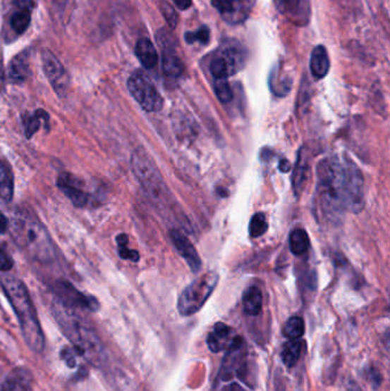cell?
I'll use <instances>...</instances> for the list:
<instances>
[{
    "label": "cell",
    "instance_id": "28",
    "mask_svg": "<svg viewBox=\"0 0 390 391\" xmlns=\"http://www.w3.org/2000/svg\"><path fill=\"white\" fill-rule=\"evenodd\" d=\"M267 230H268V222H267L266 216L262 213H257L250 221L248 232L253 238H257L266 234Z\"/></svg>",
    "mask_w": 390,
    "mask_h": 391
},
{
    "label": "cell",
    "instance_id": "8",
    "mask_svg": "<svg viewBox=\"0 0 390 391\" xmlns=\"http://www.w3.org/2000/svg\"><path fill=\"white\" fill-rule=\"evenodd\" d=\"M128 91L147 113H158L163 109L164 100L152 80L141 71L132 73L128 82Z\"/></svg>",
    "mask_w": 390,
    "mask_h": 391
},
{
    "label": "cell",
    "instance_id": "26",
    "mask_svg": "<svg viewBox=\"0 0 390 391\" xmlns=\"http://www.w3.org/2000/svg\"><path fill=\"white\" fill-rule=\"evenodd\" d=\"M49 113L44 110H37L34 115H28L25 118V135L28 139H31L37 130H39L42 122L49 126Z\"/></svg>",
    "mask_w": 390,
    "mask_h": 391
},
{
    "label": "cell",
    "instance_id": "17",
    "mask_svg": "<svg viewBox=\"0 0 390 391\" xmlns=\"http://www.w3.org/2000/svg\"><path fill=\"white\" fill-rule=\"evenodd\" d=\"M330 71V58L323 45L315 47L310 56V73L316 79H323Z\"/></svg>",
    "mask_w": 390,
    "mask_h": 391
},
{
    "label": "cell",
    "instance_id": "6",
    "mask_svg": "<svg viewBox=\"0 0 390 391\" xmlns=\"http://www.w3.org/2000/svg\"><path fill=\"white\" fill-rule=\"evenodd\" d=\"M218 282V273L211 271L191 283L178 297V313L183 316H191L200 311L212 294Z\"/></svg>",
    "mask_w": 390,
    "mask_h": 391
},
{
    "label": "cell",
    "instance_id": "30",
    "mask_svg": "<svg viewBox=\"0 0 390 391\" xmlns=\"http://www.w3.org/2000/svg\"><path fill=\"white\" fill-rule=\"evenodd\" d=\"M215 94L222 104H228L233 100V89L230 87L227 79H218L215 80Z\"/></svg>",
    "mask_w": 390,
    "mask_h": 391
},
{
    "label": "cell",
    "instance_id": "19",
    "mask_svg": "<svg viewBox=\"0 0 390 391\" xmlns=\"http://www.w3.org/2000/svg\"><path fill=\"white\" fill-rule=\"evenodd\" d=\"M136 58L145 69H152L158 63L157 51L148 38H141L135 46Z\"/></svg>",
    "mask_w": 390,
    "mask_h": 391
},
{
    "label": "cell",
    "instance_id": "12",
    "mask_svg": "<svg viewBox=\"0 0 390 391\" xmlns=\"http://www.w3.org/2000/svg\"><path fill=\"white\" fill-rule=\"evenodd\" d=\"M171 238L176 249H178V254L185 259L188 266L193 270V273H198L202 268V260L195 246L189 242L185 235L182 234L181 231H171Z\"/></svg>",
    "mask_w": 390,
    "mask_h": 391
},
{
    "label": "cell",
    "instance_id": "16",
    "mask_svg": "<svg viewBox=\"0 0 390 391\" xmlns=\"http://www.w3.org/2000/svg\"><path fill=\"white\" fill-rule=\"evenodd\" d=\"M8 79L13 84H22L29 77V55L18 53L8 66Z\"/></svg>",
    "mask_w": 390,
    "mask_h": 391
},
{
    "label": "cell",
    "instance_id": "15",
    "mask_svg": "<svg viewBox=\"0 0 390 391\" xmlns=\"http://www.w3.org/2000/svg\"><path fill=\"white\" fill-rule=\"evenodd\" d=\"M246 0H212L214 8L218 9L221 15L229 20L231 23H238L245 20L248 12Z\"/></svg>",
    "mask_w": 390,
    "mask_h": 391
},
{
    "label": "cell",
    "instance_id": "11",
    "mask_svg": "<svg viewBox=\"0 0 390 391\" xmlns=\"http://www.w3.org/2000/svg\"><path fill=\"white\" fill-rule=\"evenodd\" d=\"M233 330L224 325V323H218L215 325L213 332L209 333L207 337V346L213 352H219L224 349L238 348L239 343L242 342V340L238 337H231Z\"/></svg>",
    "mask_w": 390,
    "mask_h": 391
},
{
    "label": "cell",
    "instance_id": "7",
    "mask_svg": "<svg viewBox=\"0 0 390 391\" xmlns=\"http://www.w3.org/2000/svg\"><path fill=\"white\" fill-rule=\"evenodd\" d=\"M246 58V49L233 40L221 46L209 64V71L214 79H227L243 69L245 66Z\"/></svg>",
    "mask_w": 390,
    "mask_h": 391
},
{
    "label": "cell",
    "instance_id": "33",
    "mask_svg": "<svg viewBox=\"0 0 390 391\" xmlns=\"http://www.w3.org/2000/svg\"><path fill=\"white\" fill-rule=\"evenodd\" d=\"M13 268V260L5 251L0 249V271H8Z\"/></svg>",
    "mask_w": 390,
    "mask_h": 391
},
{
    "label": "cell",
    "instance_id": "32",
    "mask_svg": "<svg viewBox=\"0 0 390 391\" xmlns=\"http://www.w3.org/2000/svg\"><path fill=\"white\" fill-rule=\"evenodd\" d=\"M118 253L121 255V258L125 259V260L133 261V262H138L140 259L139 253L134 251V249H130L128 247V243L126 244H118Z\"/></svg>",
    "mask_w": 390,
    "mask_h": 391
},
{
    "label": "cell",
    "instance_id": "2",
    "mask_svg": "<svg viewBox=\"0 0 390 391\" xmlns=\"http://www.w3.org/2000/svg\"><path fill=\"white\" fill-rule=\"evenodd\" d=\"M53 315L61 330L73 343L77 354L85 358L90 364L100 366L104 359L102 345L97 332L78 309L63 304L59 299L53 302Z\"/></svg>",
    "mask_w": 390,
    "mask_h": 391
},
{
    "label": "cell",
    "instance_id": "24",
    "mask_svg": "<svg viewBox=\"0 0 390 391\" xmlns=\"http://www.w3.org/2000/svg\"><path fill=\"white\" fill-rule=\"evenodd\" d=\"M309 247V237L303 229H295L290 235V249L294 255H303Z\"/></svg>",
    "mask_w": 390,
    "mask_h": 391
},
{
    "label": "cell",
    "instance_id": "5",
    "mask_svg": "<svg viewBox=\"0 0 390 391\" xmlns=\"http://www.w3.org/2000/svg\"><path fill=\"white\" fill-rule=\"evenodd\" d=\"M132 168L136 179L154 204L162 206L170 203L171 194L164 182L163 176L145 149L138 148L134 150L132 154Z\"/></svg>",
    "mask_w": 390,
    "mask_h": 391
},
{
    "label": "cell",
    "instance_id": "20",
    "mask_svg": "<svg viewBox=\"0 0 390 391\" xmlns=\"http://www.w3.org/2000/svg\"><path fill=\"white\" fill-rule=\"evenodd\" d=\"M243 308L248 315L257 316L262 309V293L257 286L248 287L243 294Z\"/></svg>",
    "mask_w": 390,
    "mask_h": 391
},
{
    "label": "cell",
    "instance_id": "35",
    "mask_svg": "<svg viewBox=\"0 0 390 391\" xmlns=\"http://www.w3.org/2000/svg\"><path fill=\"white\" fill-rule=\"evenodd\" d=\"M5 91V70L3 64V52L0 49V92Z\"/></svg>",
    "mask_w": 390,
    "mask_h": 391
},
{
    "label": "cell",
    "instance_id": "18",
    "mask_svg": "<svg viewBox=\"0 0 390 391\" xmlns=\"http://www.w3.org/2000/svg\"><path fill=\"white\" fill-rule=\"evenodd\" d=\"M162 68L165 75L169 78H180L185 73V66L176 54L174 47L163 49V58H162Z\"/></svg>",
    "mask_w": 390,
    "mask_h": 391
},
{
    "label": "cell",
    "instance_id": "38",
    "mask_svg": "<svg viewBox=\"0 0 390 391\" xmlns=\"http://www.w3.org/2000/svg\"><path fill=\"white\" fill-rule=\"evenodd\" d=\"M290 163H288L286 159H281V163H279V170H281V172L286 173V172L290 170Z\"/></svg>",
    "mask_w": 390,
    "mask_h": 391
},
{
    "label": "cell",
    "instance_id": "9",
    "mask_svg": "<svg viewBox=\"0 0 390 391\" xmlns=\"http://www.w3.org/2000/svg\"><path fill=\"white\" fill-rule=\"evenodd\" d=\"M43 68L46 77L59 97H64L70 85L69 75L56 56L49 49H44L42 54Z\"/></svg>",
    "mask_w": 390,
    "mask_h": 391
},
{
    "label": "cell",
    "instance_id": "31",
    "mask_svg": "<svg viewBox=\"0 0 390 391\" xmlns=\"http://www.w3.org/2000/svg\"><path fill=\"white\" fill-rule=\"evenodd\" d=\"M161 11L169 27L174 29L178 21V13H176V8L170 3H167L166 0H163L161 3Z\"/></svg>",
    "mask_w": 390,
    "mask_h": 391
},
{
    "label": "cell",
    "instance_id": "34",
    "mask_svg": "<svg viewBox=\"0 0 390 391\" xmlns=\"http://www.w3.org/2000/svg\"><path fill=\"white\" fill-rule=\"evenodd\" d=\"M62 358L66 361L68 366H76V357H75V352H73V350H70L69 348L63 349V352H62Z\"/></svg>",
    "mask_w": 390,
    "mask_h": 391
},
{
    "label": "cell",
    "instance_id": "36",
    "mask_svg": "<svg viewBox=\"0 0 390 391\" xmlns=\"http://www.w3.org/2000/svg\"><path fill=\"white\" fill-rule=\"evenodd\" d=\"M9 221L3 213L0 212V234H5L8 230Z\"/></svg>",
    "mask_w": 390,
    "mask_h": 391
},
{
    "label": "cell",
    "instance_id": "25",
    "mask_svg": "<svg viewBox=\"0 0 390 391\" xmlns=\"http://www.w3.org/2000/svg\"><path fill=\"white\" fill-rule=\"evenodd\" d=\"M18 8L16 12L13 13L12 18H11V27L16 34L22 35L25 34L30 25L31 9L21 8V7H18Z\"/></svg>",
    "mask_w": 390,
    "mask_h": 391
},
{
    "label": "cell",
    "instance_id": "14",
    "mask_svg": "<svg viewBox=\"0 0 390 391\" xmlns=\"http://www.w3.org/2000/svg\"><path fill=\"white\" fill-rule=\"evenodd\" d=\"M32 376L25 367H18L0 383V391H31Z\"/></svg>",
    "mask_w": 390,
    "mask_h": 391
},
{
    "label": "cell",
    "instance_id": "13",
    "mask_svg": "<svg viewBox=\"0 0 390 391\" xmlns=\"http://www.w3.org/2000/svg\"><path fill=\"white\" fill-rule=\"evenodd\" d=\"M58 187L75 206L84 207L87 204L88 194L80 188L82 182L75 176L68 173L61 174L58 179Z\"/></svg>",
    "mask_w": 390,
    "mask_h": 391
},
{
    "label": "cell",
    "instance_id": "10",
    "mask_svg": "<svg viewBox=\"0 0 390 391\" xmlns=\"http://www.w3.org/2000/svg\"><path fill=\"white\" fill-rule=\"evenodd\" d=\"M55 290H56V294H58L56 299L62 301L63 304H68V306L76 308V309H88L91 311H97L99 306H100L95 297L83 294L68 282L56 283Z\"/></svg>",
    "mask_w": 390,
    "mask_h": 391
},
{
    "label": "cell",
    "instance_id": "23",
    "mask_svg": "<svg viewBox=\"0 0 390 391\" xmlns=\"http://www.w3.org/2000/svg\"><path fill=\"white\" fill-rule=\"evenodd\" d=\"M303 341L299 339L293 340L285 345L281 350V359L288 367H293L299 361L300 355L303 352Z\"/></svg>",
    "mask_w": 390,
    "mask_h": 391
},
{
    "label": "cell",
    "instance_id": "4",
    "mask_svg": "<svg viewBox=\"0 0 390 391\" xmlns=\"http://www.w3.org/2000/svg\"><path fill=\"white\" fill-rule=\"evenodd\" d=\"M0 285L18 316L27 346L32 352H43L45 337L38 321L36 308L25 284L16 277L4 276L0 279Z\"/></svg>",
    "mask_w": 390,
    "mask_h": 391
},
{
    "label": "cell",
    "instance_id": "3",
    "mask_svg": "<svg viewBox=\"0 0 390 391\" xmlns=\"http://www.w3.org/2000/svg\"><path fill=\"white\" fill-rule=\"evenodd\" d=\"M16 245L31 259L49 264L55 260V247L49 232L34 213L20 209L14 213L8 225Z\"/></svg>",
    "mask_w": 390,
    "mask_h": 391
},
{
    "label": "cell",
    "instance_id": "22",
    "mask_svg": "<svg viewBox=\"0 0 390 391\" xmlns=\"http://www.w3.org/2000/svg\"><path fill=\"white\" fill-rule=\"evenodd\" d=\"M307 172H308V161L305 159L303 149H301L299 154H298L297 164H295L293 179H292V185H293V190L295 194H301L303 189L305 188V183L307 181Z\"/></svg>",
    "mask_w": 390,
    "mask_h": 391
},
{
    "label": "cell",
    "instance_id": "1",
    "mask_svg": "<svg viewBox=\"0 0 390 391\" xmlns=\"http://www.w3.org/2000/svg\"><path fill=\"white\" fill-rule=\"evenodd\" d=\"M318 188L327 213H360L364 206L363 174L348 158H325L317 168Z\"/></svg>",
    "mask_w": 390,
    "mask_h": 391
},
{
    "label": "cell",
    "instance_id": "29",
    "mask_svg": "<svg viewBox=\"0 0 390 391\" xmlns=\"http://www.w3.org/2000/svg\"><path fill=\"white\" fill-rule=\"evenodd\" d=\"M209 38H211V32H209V27L203 25L200 27L198 30L194 32H185V43L189 45H193L195 43H200L202 45H207L209 43Z\"/></svg>",
    "mask_w": 390,
    "mask_h": 391
},
{
    "label": "cell",
    "instance_id": "21",
    "mask_svg": "<svg viewBox=\"0 0 390 391\" xmlns=\"http://www.w3.org/2000/svg\"><path fill=\"white\" fill-rule=\"evenodd\" d=\"M14 194L13 175L7 165L0 163V204L12 201Z\"/></svg>",
    "mask_w": 390,
    "mask_h": 391
},
{
    "label": "cell",
    "instance_id": "37",
    "mask_svg": "<svg viewBox=\"0 0 390 391\" xmlns=\"http://www.w3.org/2000/svg\"><path fill=\"white\" fill-rule=\"evenodd\" d=\"M174 4H176L178 8L182 9V11H185V9L189 8L191 6V0H173Z\"/></svg>",
    "mask_w": 390,
    "mask_h": 391
},
{
    "label": "cell",
    "instance_id": "27",
    "mask_svg": "<svg viewBox=\"0 0 390 391\" xmlns=\"http://www.w3.org/2000/svg\"><path fill=\"white\" fill-rule=\"evenodd\" d=\"M284 334L290 339L297 340L305 334V322L301 317H292L284 326Z\"/></svg>",
    "mask_w": 390,
    "mask_h": 391
}]
</instances>
